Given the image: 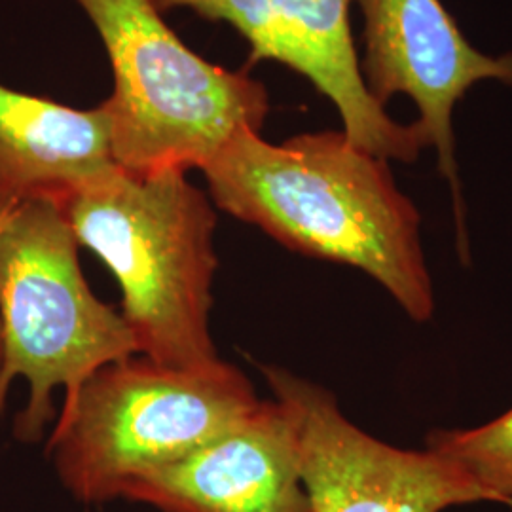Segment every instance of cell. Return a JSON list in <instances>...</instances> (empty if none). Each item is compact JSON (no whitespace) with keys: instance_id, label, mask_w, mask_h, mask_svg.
Instances as JSON below:
<instances>
[{"instance_id":"11","label":"cell","mask_w":512,"mask_h":512,"mask_svg":"<svg viewBox=\"0 0 512 512\" xmlns=\"http://www.w3.org/2000/svg\"><path fill=\"white\" fill-rule=\"evenodd\" d=\"M427 450L456 461L512 509V410L475 429H435Z\"/></svg>"},{"instance_id":"12","label":"cell","mask_w":512,"mask_h":512,"mask_svg":"<svg viewBox=\"0 0 512 512\" xmlns=\"http://www.w3.org/2000/svg\"><path fill=\"white\" fill-rule=\"evenodd\" d=\"M6 211H8V209H6ZM6 211H4V213H6ZM4 213H0V219H2V215H4ZM0 353H2V338H0Z\"/></svg>"},{"instance_id":"2","label":"cell","mask_w":512,"mask_h":512,"mask_svg":"<svg viewBox=\"0 0 512 512\" xmlns=\"http://www.w3.org/2000/svg\"><path fill=\"white\" fill-rule=\"evenodd\" d=\"M59 207L118 279L122 317L145 357L173 368L220 361L209 330L217 215L186 171L116 167Z\"/></svg>"},{"instance_id":"3","label":"cell","mask_w":512,"mask_h":512,"mask_svg":"<svg viewBox=\"0 0 512 512\" xmlns=\"http://www.w3.org/2000/svg\"><path fill=\"white\" fill-rule=\"evenodd\" d=\"M78 245L57 203H19L0 219V414L21 376L29 403L14 431L23 442L40 440L54 418V389H65V414L99 368L139 353L122 313L88 287Z\"/></svg>"},{"instance_id":"1","label":"cell","mask_w":512,"mask_h":512,"mask_svg":"<svg viewBox=\"0 0 512 512\" xmlns=\"http://www.w3.org/2000/svg\"><path fill=\"white\" fill-rule=\"evenodd\" d=\"M202 171L222 211L293 251L363 270L410 319H431L435 294L420 213L389 162L344 131L302 133L274 145L241 129Z\"/></svg>"},{"instance_id":"9","label":"cell","mask_w":512,"mask_h":512,"mask_svg":"<svg viewBox=\"0 0 512 512\" xmlns=\"http://www.w3.org/2000/svg\"><path fill=\"white\" fill-rule=\"evenodd\" d=\"M124 497L164 512H310L291 408L260 401L217 439L129 484Z\"/></svg>"},{"instance_id":"6","label":"cell","mask_w":512,"mask_h":512,"mask_svg":"<svg viewBox=\"0 0 512 512\" xmlns=\"http://www.w3.org/2000/svg\"><path fill=\"white\" fill-rule=\"evenodd\" d=\"M300 433L310 512H442L501 499L452 459L370 437L340 412L334 395L281 368H262Z\"/></svg>"},{"instance_id":"8","label":"cell","mask_w":512,"mask_h":512,"mask_svg":"<svg viewBox=\"0 0 512 512\" xmlns=\"http://www.w3.org/2000/svg\"><path fill=\"white\" fill-rule=\"evenodd\" d=\"M162 14L188 8L230 23L249 44L251 63L275 61L304 76L336 107L349 141L412 164L427 148L418 124H399L366 90L351 35L353 0H150Z\"/></svg>"},{"instance_id":"4","label":"cell","mask_w":512,"mask_h":512,"mask_svg":"<svg viewBox=\"0 0 512 512\" xmlns=\"http://www.w3.org/2000/svg\"><path fill=\"white\" fill-rule=\"evenodd\" d=\"M103 40L114 88L110 147L131 173L203 169L270 112L262 82L194 54L150 0H74Z\"/></svg>"},{"instance_id":"10","label":"cell","mask_w":512,"mask_h":512,"mask_svg":"<svg viewBox=\"0 0 512 512\" xmlns=\"http://www.w3.org/2000/svg\"><path fill=\"white\" fill-rule=\"evenodd\" d=\"M103 103L82 110L0 84V213L61 203L116 169Z\"/></svg>"},{"instance_id":"5","label":"cell","mask_w":512,"mask_h":512,"mask_svg":"<svg viewBox=\"0 0 512 512\" xmlns=\"http://www.w3.org/2000/svg\"><path fill=\"white\" fill-rule=\"evenodd\" d=\"M258 404L249 380L222 361L173 368L129 357L82 385L59 414L50 452L71 494L107 501L217 439Z\"/></svg>"},{"instance_id":"7","label":"cell","mask_w":512,"mask_h":512,"mask_svg":"<svg viewBox=\"0 0 512 512\" xmlns=\"http://www.w3.org/2000/svg\"><path fill=\"white\" fill-rule=\"evenodd\" d=\"M353 2L365 21L359 67L366 90L384 109L395 95L414 101L420 112L416 124L427 147L437 148L440 175L452 188L459 249L469 258L452 118L476 82L495 80L512 88V52L476 50L440 0Z\"/></svg>"}]
</instances>
